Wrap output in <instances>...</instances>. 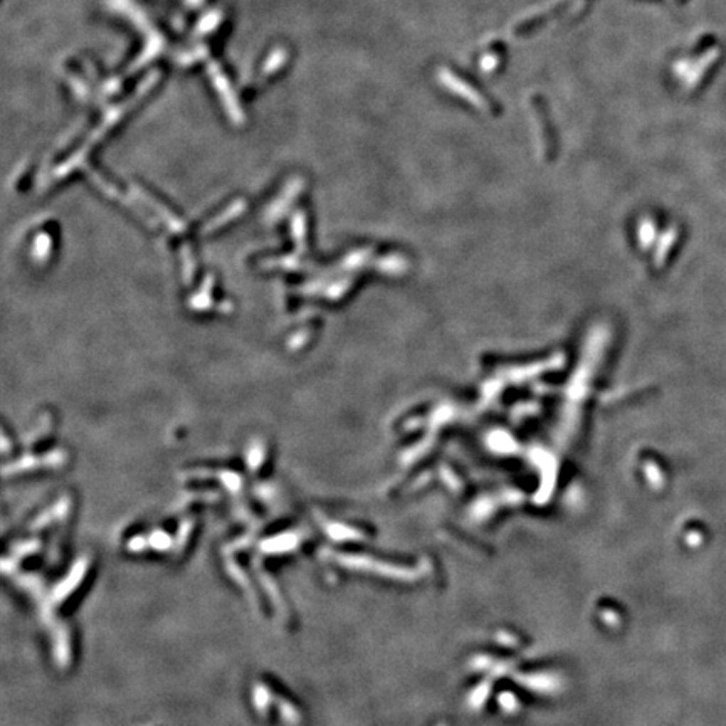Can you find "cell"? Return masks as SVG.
Segmentation results:
<instances>
[{
	"mask_svg": "<svg viewBox=\"0 0 726 726\" xmlns=\"http://www.w3.org/2000/svg\"><path fill=\"white\" fill-rule=\"evenodd\" d=\"M85 570H86V565L85 563H76V567L73 568V573L69 579H66L64 582H61V584L58 585V589L54 590V599L55 600H64L68 597L69 594H71L73 589H76L78 584L82 580V575H85Z\"/></svg>",
	"mask_w": 726,
	"mask_h": 726,
	"instance_id": "6da1fadb",
	"label": "cell"
}]
</instances>
